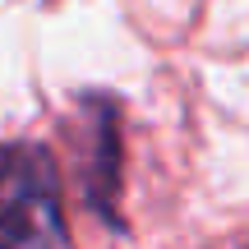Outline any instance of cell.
<instances>
[{
	"label": "cell",
	"instance_id": "cell-1",
	"mask_svg": "<svg viewBox=\"0 0 249 249\" xmlns=\"http://www.w3.org/2000/svg\"><path fill=\"white\" fill-rule=\"evenodd\" d=\"M0 249H74L60 171L42 143L0 148Z\"/></svg>",
	"mask_w": 249,
	"mask_h": 249
},
{
	"label": "cell",
	"instance_id": "cell-2",
	"mask_svg": "<svg viewBox=\"0 0 249 249\" xmlns=\"http://www.w3.org/2000/svg\"><path fill=\"white\" fill-rule=\"evenodd\" d=\"M83 148H88V161H83V194H88L92 213L107 226H120V120L111 102H97L92 111V129L83 134Z\"/></svg>",
	"mask_w": 249,
	"mask_h": 249
}]
</instances>
